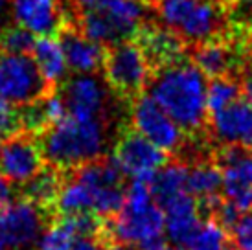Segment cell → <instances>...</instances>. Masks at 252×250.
Returning a JSON list of instances; mask_svg holds the SVG:
<instances>
[{"label":"cell","mask_w":252,"mask_h":250,"mask_svg":"<svg viewBox=\"0 0 252 250\" xmlns=\"http://www.w3.org/2000/svg\"><path fill=\"white\" fill-rule=\"evenodd\" d=\"M109 234L116 245H131L136 250H169L164 212L155 202L149 182H131L124 208L109 224Z\"/></svg>","instance_id":"2"},{"label":"cell","mask_w":252,"mask_h":250,"mask_svg":"<svg viewBox=\"0 0 252 250\" xmlns=\"http://www.w3.org/2000/svg\"><path fill=\"white\" fill-rule=\"evenodd\" d=\"M63 97L70 118L99 120L107 105V89L96 74H79L66 81Z\"/></svg>","instance_id":"13"},{"label":"cell","mask_w":252,"mask_h":250,"mask_svg":"<svg viewBox=\"0 0 252 250\" xmlns=\"http://www.w3.org/2000/svg\"><path fill=\"white\" fill-rule=\"evenodd\" d=\"M107 136L99 120L68 118L42 132V158L56 169L83 167L99 160L105 151Z\"/></svg>","instance_id":"3"},{"label":"cell","mask_w":252,"mask_h":250,"mask_svg":"<svg viewBox=\"0 0 252 250\" xmlns=\"http://www.w3.org/2000/svg\"><path fill=\"white\" fill-rule=\"evenodd\" d=\"M111 160L118 166L124 177L151 182L155 175L166 166V153L138 132L131 131L116 142Z\"/></svg>","instance_id":"8"},{"label":"cell","mask_w":252,"mask_h":250,"mask_svg":"<svg viewBox=\"0 0 252 250\" xmlns=\"http://www.w3.org/2000/svg\"><path fill=\"white\" fill-rule=\"evenodd\" d=\"M136 44L146 54L149 62L158 66H169L182 59L184 41L168 28H160L155 24H142L136 33Z\"/></svg>","instance_id":"18"},{"label":"cell","mask_w":252,"mask_h":250,"mask_svg":"<svg viewBox=\"0 0 252 250\" xmlns=\"http://www.w3.org/2000/svg\"><path fill=\"white\" fill-rule=\"evenodd\" d=\"M77 234L68 217L42 230L37 239V250H74Z\"/></svg>","instance_id":"25"},{"label":"cell","mask_w":252,"mask_h":250,"mask_svg":"<svg viewBox=\"0 0 252 250\" xmlns=\"http://www.w3.org/2000/svg\"><path fill=\"white\" fill-rule=\"evenodd\" d=\"M46 92V83L30 56H0V99L15 107L39 101Z\"/></svg>","instance_id":"6"},{"label":"cell","mask_w":252,"mask_h":250,"mask_svg":"<svg viewBox=\"0 0 252 250\" xmlns=\"http://www.w3.org/2000/svg\"><path fill=\"white\" fill-rule=\"evenodd\" d=\"M76 177L91 191L94 214L116 216L124 208V175L112 160H96L77 169Z\"/></svg>","instance_id":"7"},{"label":"cell","mask_w":252,"mask_h":250,"mask_svg":"<svg viewBox=\"0 0 252 250\" xmlns=\"http://www.w3.org/2000/svg\"><path fill=\"white\" fill-rule=\"evenodd\" d=\"M21 129V109L0 99V142L17 136Z\"/></svg>","instance_id":"29"},{"label":"cell","mask_w":252,"mask_h":250,"mask_svg":"<svg viewBox=\"0 0 252 250\" xmlns=\"http://www.w3.org/2000/svg\"><path fill=\"white\" fill-rule=\"evenodd\" d=\"M142 4H146V6H155V2H157V0H140Z\"/></svg>","instance_id":"37"},{"label":"cell","mask_w":252,"mask_h":250,"mask_svg":"<svg viewBox=\"0 0 252 250\" xmlns=\"http://www.w3.org/2000/svg\"><path fill=\"white\" fill-rule=\"evenodd\" d=\"M241 94V87L236 81H232L228 77H219L214 79L208 89H206V105L208 111L217 112L223 111L232 103H236Z\"/></svg>","instance_id":"26"},{"label":"cell","mask_w":252,"mask_h":250,"mask_svg":"<svg viewBox=\"0 0 252 250\" xmlns=\"http://www.w3.org/2000/svg\"><path fill=\"white\" fill-rule=\"evenodd\" d=\"M61 46L64 52V59L68 68L79 74H96L99 68H103L105 64L107 52L101 44L91 41L89 37H85L81 31L70 24H66L61 30Z\"/></svg>","instance_id":"17"},{"label":"cell","mask_w":252,"mask_h":250,"mask_svg":"<svg viewBox=\"0 0 252 250\" xmlns=\"http://www.w3.org/2000/svg\"><path fill=\"white\" fill-rule=\"evenodd\" d=\"M228 237L223 226H219L216 221H206L197 230L193 239L186 247L188 250H226Z\"/></svg>","instance_id":"28"},{"label":"cell","mask_w":252,"mask_h":250,"mask_svg":"<svg viewBox=\"0 0 252 250\" xmlns=\"http://www.w3.org/2000/svg\"><path fill=\"white\" fill-rule=\"evenodd\" d=\"M11 13L19 26L41 37H54L66 26L63 0H13Z\"/></svg>","instance_id":"14"},{"label":"cell","mask_w":252,"mask_h":250,"mask_svg":"<svg viewBox=\"0 0 252 250\" xmlns=\"http://www.w3.org/2000/svg\"><path fill=\"white\" fill-rule=\"evenodd\" d=\"M212 132L221 144L234 147H252V103L238 99L223 111L212 112Z\"/></svg>","instance_id":"15"},{"label":"cell","mask_w":252,"mask_h":250,"mask_svg":"<svg viewBox=\"0 0 252 250\" xmlns=\"http://www.w3.org/2000/svg\"><path fill=\"white\" fill-rule=\"evenodd\" d=\"M41 105H42V111H44V116H46V122H48L50 127L68 118V109H66L63 94H48V96H42Z\"/></svg>","instance_id":"32"},{"label":"cell","mask_w":252,"mask_h":250,"mask_svg":"<svg viewBox=\"0 0 252 250\" xmlns=\"http://www.w3.org/2000/svg\"><path fill=\"white\" fill-rule=\"evenodd\" d=\"M223 188L221 169L214 164H197L188 169V193L193 199L203 201L204 204L212 206L217 202L219 189Z\"/></svg>","instance_id":"22"},{"label":"cell","mask_w":252,"mask_h":250,"mask_svg":"<svg viewBox=\"0 0 252 250\" xmlns=\"http://www.w3.org/2000/svg\"><path fill=\"white\" fill-rule=\"evenodd\" d=\"M169 250H188V249H184V247H175V249H169Z\"/></svg>","instance_id":"38"},{"label":"cell","mask_w":252,"mask_h":250,"mask_svg":"<svg viewBox=\"0 0 252 250\" xmlns=\"http://www.w3.org/2000/svg\"><path fill=\"white\" fill-rule=\"evenodd\" d=\"M131 122H133L134 132L149 140L164 153L177 151L182 146V140H184L182 129L155 103L149 94L136 97L131 109Z\"/></svg>","instance_id":"9"},{"label":"cell","mask_w":252,"mask_h":250,"mask_svg":"<svg viewBox=\"0 0 252 250\" xmlns=\"http://www.w3.org/2000/svg\"><path fill=\"white\" fill-rule=\"evenodd\" d=\"M32 59L46 85L61 83L68 72L61 41L56 37H39L32 52Z\"/></svg>","instance_id":"19"},{"label":"cell","mask_w":252,"mask_h":250,"mask_svg":"<svg viewBox=\"0 0 252 250\" xmlns=\"http://www.w3.org/2000/svg\"><path fill=\"white\" fill-rule=\"evenodd\" d=\"M21 250H32V249H21Z\"/></svg>","instance_id":"39"},{"label":"cell","mask_w":252,"mask_h":250,"mask_svg":"<svg viewBox=\"0 0 252 250\" xmlns=\"http://www.w3.org/2000/svg\"><path fill=\"white\" fill-rule=\"evenodd\" d=\"M232 243L236 250H252V210L241 214L232 226Z\"/></svg>","instance_id":"30"},{"label":"cell","mask_w":252,"mask_h":250,"mask_svg":"<svg viewBox=\"0 0 252 250\" xmlns=\"http://www.w3.org/2000/svg\"><path fill=\"white\" fill-rule=\"evenodd\" d=\"M155 9L164 28L171 30L182 41H214L224 26L223 0H157Z\"/></svg>","instance_id":"4"},{"label":"cell","mask_w":252,"mask_h":250,"mask_svg":"<svg viewBox=\"0 0 252 250\" xmlns=\"http://www.w3.org/2000/svg\"><path fill=\"white\" fill-rule=\"evenodd\" d=\"M42 169V153L30 136H11L0 142V177L26 184Z\"/></svg>","instance_id":"12"},{"label":"cell","mask_w":252,"mask_h":250,"mask_svg":"<svg viewBox=\"0 0 252 250\" xmlns=\"http://www.w3.org/2000/svg\"><path fill=\"white\" fill-rule=\"evenodd\" d=\"M241 94H243V99L252 103V74L243 79V83H241Z\"/></svg>","instance_id":"35"},{"label":"cell","mask_w":252,"mask_h":250,"mask_svg":"<svg viewBox=\"0 0 252 250\" xmlns=\"http://www.w3.org/2000/svg\"><path fill=\"white\" fill-rule=\"evenodd\" d=\"M35 35L22 28L19 24L15 26H6L0 31V48L4 50V54H13V56H28L30 52H33L35 46Z\"/></svg>","instance_id":"27"},{"label":"cell","mask_w":252,"mask_h":250,"mask_svg":"<svg viewBox=\"0 0 252 250\" xmlns=\"http://www.w3.org/2000/svg\"><path fill=\"white\" fill-rule=\"evenodd\" d=\"M206 77L193 62L179 61L160 68L149 85V96L182 131L203 127L208 112Z\"/></svg>","instance_id":"1"},{"label":"cell","mask_w":252,"mask_h":250,"mask_svg":"<svg viewBox=\"0 0 252 250\" xmlns=\"http://www.w3.org/2000/svg\"><path fill=\"white\" fill-rule=\"evenodd\" d=\"M236 57L224 42L221 41H208L199 44L193 52V64L203 72L204 77H224L228 70L234 66Z\"/></svg>","instance_id":"21"},{"label":"cell","mask_w":252,"mask_h":250,"mask_svg":"<svg viewBox=\"0 0 252 250\" xmlns=\"http://www.w3.org/2000/svg\"><path fill=\"white\" fill-rule=\"evenodd\" d=\"M57 212H61L64 217L83 216V214H94V202H92L91 191L87 189L83 182L77 177L64 182L56 201Z\"/></svg>","instance_id":"24"},{"label":"cell","mask_w":252,"mask_h":250,"mask_svg":"<svg viewBox=\"0 0 252 250\" xmlns=\"http://www.w3.org/2000/svg\"><path fill=\"white\" fill-rule=\"evenodd\" d=\"M61 186H63V182H61V177H59L56 167H42L32 181L24 184L22 189L26 195V201L33 202L39 208H42V206L56 204Z\"/></svg>","instance_id":"23"},{"label":"cell","mask_w":252,"mask_h":250,"mask_svg":"<svg viewBox=\"0 0 252 250\" xmlns=\"http://www.w3.org/2000/svg\"><path fill=\"white\" fill-rule=\"evenodd\" d=\"M103 70L109 85L124 96L138 94L151 81V62L136 41L112 46L107 52Z\"/></svg>","instance_id":"5"},{"label":"cell","mask_w":252,"mask_h":250,"mask_svg":"<svg viewBox=\"0 0 252 250\" xmlns=\"http://www.w3.org/2000/svg\"><path fill=\"white\" fill-rule=\"evenodd\" d=\"M166 221V237L175 247H188L201 228V206L189 193L177 197L162 206Z\"/></svg>","instance_id":"16"},{"label":"cell","mask_w":252,"mask_h":250,"mask_svg":"<svg viewBox=\"0 0 252 250\" xmlns=\"http://www.w3.org/2000/svg\"><path fill=\"white\" fill-rule=\"evenodd\" d=\"M44 230L42 210L30 201H19L0 210V250L30 249Z\"/></svg>","instance_id":"10"},{"label":"cell","mask_w":252,"mask_h":250,"mask_svg":"<svg viewBox=\"0 0 252 250\" xmlns=\"http://www.w3.org/2000/svg\"><path fill=\"white\" fill-rule=\"evenodd\" d=\"M21 125L24 131L28 132H41L48 122H46V116H44V111H42L41 99L35 101V103L24 105L21 109Z\"/></svg>","instance_id":"31"},{"label":"cell","mask_w":252,"mask_h":250,"mask_svg":"<svg viewBox=\"0 0 252 250\" xmlns=\"http://www.w3.org/2000/svg\"><path fill=\"white\" fill-rule=\"evenodd\" d=\"M212 214H214V219L212 221H216L219 226H223V228H232L236 221H238L239 217H241V212H239L232 202H214L210 206Z\"/></svg>","instance_id":"33"},{"label":"cell","mask_w":252,"mask_h":250,"mask_svg":"<svg viewBox=\"0 0 252 250\" xmlns=\"http://www.w3.org/2000/svg\"><path fill=\"white\" fill-rule=\"evenodd\" d=\"M219 169L223 177L226 201L245 214L252 210V153L249 149L224 146L219 153Z\"/></svg>","instance_id":"11"},{"label":"cell","mask_w":252,"mask_h":250,"mask_svg":"<svg viewBox=\"0 0 252 250\" xmlns=\"http://www.w3.org/2000/svg\"><path fill=\"white\" fill-rule=\"evenodd\" d=\"M188 169L189 167L181 162H171V164H166L151 179L149 188H151L155 202L160 208L169 201L188 193Z\"/></svg>","instance_id":"20"},{"label":"cell","mask_w":252,"mask_h":250,"mask_svg":"<svg viewBox=\"0 0 252 250\" xmlns=\"http://www.w3.org/2000/svg\"><path fill=\"white\" fill-rule=\"evenodd\" d=\"M13 199H15V191L11 182L6 181L4 177H0V210H4L9 204H13Z\"/></svg>","instance_id":"34"},{"label":"cell","mask_w":252,"mask_h":250,"mask_svg":"<svg viewBox=\"0 0 252 250\" xmlns=\"http://www.w3.org/2000/svg\"><path fill=\"white\" fill-rule=\"evenodd\" d=\"M7 6H9V0H0V22L4 21V17H6Z\"/></svg>","instance_id":"36"}]
</instances>
